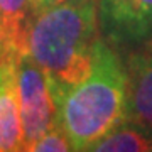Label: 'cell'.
Here are the masks:
<instances>
[{
  "instance_id": "6da1fadb",
  "label": "cell",
  "mask_w": 152,
  "mask_h": 152,
  "mask_svg": "<svg viewBox=\"0 0 152 152\" xmlns=\"http://www.w3.org/2000/svg\"><path fill=\"white\" fill-rule=\"evenodd\" d=\"M102 37L98 0H64L32 12L26 49L48 75L58 107L66 91L90 75Z\"/></svg>"
},
{
  "instance_id": "7a4b0ae2",
  "label": "cell",
  "mask_w": 152,
  "mask_h": 152,
  "mask_svg": "<svg viewBox=\"0 0 152 152\" xmlns=\"http://www.w3.org/2000/svg\"><path fill=\"white\" fill-rule=\"evenodd\" d=\"M129 120L127 68L108 41L100 39L90 75L59 102V125L76 152Z\"/></svg>"
},
{
  "instance_id": "3957f363",
  "label": "cell",
  "mask_w": 152,
  "mask_h": 152,
  "mask_svg": "<svg viewBox=\"0 0 152 152\" xmlns=\"http://www.w3.org/2000/svg\"><path fill=\"white\" fill-rule=\"evenodd\" d=\"M14 66L26 152L59 124V107L51 90L48 75L31 56H20Z\"/></svg>"
},
{
  "instance_id": "277c9868",
  "label": "cell",
  "mask_w": 152,
  "mask_h": 152,
  "mask_svg": "<svg viewBox=\"0 0 152 152\" xmlns=\"http://www.w3.org/2000/svg\"><path fill=\"white\" fill-rule=\"evenodd\" d=\"M98 19L112 46L135 49L152 39V0H98Z\"/></svg>"
},
{
  "instance_id": "5b68a950",
  "label": "cell",
  "mask_w": 152,
  "mask_h": 152,
  "mask_svg": "<svg viewBox=\"0 0 152 152\" xmlns=\"http://www.w3.org/2000/svg\"><path fill=\"white\" fill-rule=\"evenodd\" d=\"M129 120L152 130V39L132 49L127 59Z\"/></svg>"
},
{
  "instance_id": "8992f818",
  "label": "cell",
  "mask_w": 152,
  "mask_h": 152,
  "mask_svg": "<svg viewBox=\"0 0 152 152\" xmlns=\"http://www.w3.org/2000/svg\"><path fill=\"white\" fill-rule=\"evenodd\" d=\"M0 152H24L15 66H0Z\"/></svg>"
},
{
  "instance_id": "52a82bcc",
  "label": "cell",
  "mask_w": 152,
  "mask_h": 152,
  "mask_svg": "<svg viewBox=\"0 0 152 152\" xmlns=\"http://www.w3.org/2000/svg\"><path fill=\"white\" fill-rule=\"evenodd\" d=\"M81 152H152V130L127 120Z\"/></svg>"
},
{
  "instance_id": "ba28073f",
  "label": "cell",
  "mask_w": 152,
  "mask_h": 152,
  "mask_svg": "<svg viewBox=\"0 0 152 152\" xmlns=\"http://www.w3.org/2000/svg\"><path fill=\"white\" fill-rule=\"evenodd\" d=\"M0 14L4 19L7 39L17 58L27 54L26 32L29 19L32 15L31 0H0Z\"/></svg>"
},
{
  "instance_id": "9c48e42d",
  "label": "cell",
  "mask_w": 152,
  "mask_h": 152,
  "mask_svg": "<svg viewBox=\"0 0 152 152\" xmlns=\"http://www.w3.org/2000/svg\"><path fill=\"white\" fill-rule=\"evenodd\" d=\"M26 152H76V149L73 147L63 127L58 124L36 144H32Z\"/></svg>"
},
{
  "instance_id": "30bf717a",
  "label": "cell",
  "mask_w": 152,
  "mask_h": 152,
  "mask_svg": "<svg viewBox=\"0 0 152 152\" xmlns=\"http://www.w3.org/2000/svg\"><path fill=\"white\" fill-rule=\"evenodd\" d=\"M17 59L19 58L15 56L9 39H7V32H5V27H4V19H2V14H0V66L14 64Z\"/></svg>"
},
{
  "instance_id": "8fae6325",
  "label": "cell",
  "mask_w": 152,
  "mask_h": 152,
  "mask_svg": "<svg viewBox=\"0 0 152 152\" xmlns=\"http://www.w3.org/2000/svg\"><path fill=\"white\" fill-rule=\"evenodd\" d=\"M59 2H64V0H31V9L32 12L41 10V9H46V7H51L54 4H59Z\"/></svg>"
}]
</instances>
